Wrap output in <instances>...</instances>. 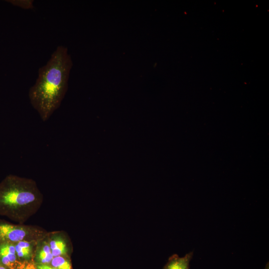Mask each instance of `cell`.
I'll list each match as a JSON object with an SVG mask.
<instances>
[{"label":"cell","mask_w":269,"mask_h":269,"mask_svg":"<svg viewBox=\"0 0 269 269\" xmlns=\"http://www.w3.org/2000/svg\"><path fill=\"white\" fill-rule=\"evenodd\" d=\"M12 5L24 9H31L34 8L32 0H6Z\"/></svg>","instance_id":"10"},{"label":"cell","mask_w":269,"mask_h":269,"mask_svg":"<svg viewBox=\"0 0 269 269\" xmlns=\"http://www.w3.org/2000/svg\"><path fill=\"white\" fill-rule=\"evenodd\" d=\"M36 268L37 269H57L47 264H37Z\"/></svg>","instance_id":"11"},{"label":"cell","mask_w":269,"mask_h":269,"mask_svg":"<svg viewBox=\"0 0 269 269\" xmlns=\"http://www.w3.org/2000/svg\"><path fill=\"white\" fill-rule=\"evenodd\" d=\"M28 234V231L25 228L5 223H0V243H17L23 241Z\"/></svg>","instance_id":"3"},{"label":"cell","mask_w":269,"mask_h":269,"mask_svg":"<svg viewBox=\"0 0 269 269\" xmlns=\"http://www.w3.org/2000/svg\"><path fill=\"white\" fill-rule=\"evenodd\" d=\"M49 244L53 257L67 255V246L65 240L61 237H54L51 239Z\"/></svg>","instance_id":"6"},{"label":"cell","mask_w":269,"mask_h":269,"mask_svg":"<svg viewBox=\"0 0 269 269\" xmlns=\"http://www.w3.org/2000/svg\"><path fill=\"white\" fill-rule=\"evenodd\" d=\"M50 264L57 269H72L70 260L62 256L53 257Z\"/></svg>","instance_id":"9"},{"label":"cell","mask_w":269,"mask_h":269,"mask_svg":"<svg viewBox=\"0 0 269 269\" xmlns=\"http://www.w3.org/2000/svg\"><path fill=\"white\" fill-rule=\"evenodd\" d=\"M265 269H269V262H268L265 266Z\"/></svg>","instance_id":"14"},{"label":"cell","mask_w":269,"mask_h":269,"mask_svg":"<svg viewBox=\"0 0 269 269\" xmlns=\"http://www.w3.org/2000/svg\"><path fill=\"white\" fill-rule=\"evenodd\" d=\"M53 258L49 244L43 242L38 247L36 254V261L37 264L49 265Z\"/></svg>","instance_id":"7"},{"label":"cell","mask_w":269,"mask_h":269,"mask_svg":"<svg viewBox=\"0 0 269 269\" xmlns=\"http://www.w3.org/2000/svg\"><path fill=\"white\" fill-rule=\"evenodd\" d=\"M41 200L42 194L32 179L9 175L0 182V213L2 215L17 214Z\"/></svg>","instance_id":"2"},{"label":"cell","mask_w":269,"mask_h":269,"mask_svg":"<svg viewBox=\"0 0 269 269\" xmlns=\"http://www.w3.org/2000/svg\"><path fill=\"white\" fill-rule=\"evenodd\" d=\"M32 243L27 241H21L15 245L17 256L19 259L29 260L32 256Z\"/></svg>","instance_id":"8"},{"label":"cell","mask_w":269,"mask_h":269,"mask_svg":"<svg viewBox=\"0 0 269 269\" xmlns=\"http://www.w3.org/2000/svg\"><path fill=\"white\" fill-rule=\"evenodd\" d=\"M0 269H6V268H5V266L2 265L0 262Z\"/></svg>","instance_id":"13"},{"label":"cell","mask_w":269,"mask_h":269,"mask_svg":"<svg viewBox=\"0 0 269 269\" xmlns=\"http://www.w3.org/2000/svg\"><path fill=\"white\" fill-rule=\"evenodd\" d=\"M72 66L67 48L59 45L46 64L39 69L35 83L29 90L28 98L43 122L49 120L61 106Z\"/></svg>","instance_id":"1"},{"label":"cell","mask_w":269,"mask_h":269,"mask_svg":"<svg viewBox=\"0 0 269 269\" xmlns=\"http://www.w3.org/2000/svg\"><path fill=\"white\" fill-rule=\"evenodd\" d=\"M22 269H37L36 267L32 263H28L27 264H24L23 267Z\"/></svg>","instance_id":"12"},{"label":"cell","mask_w":269,"mask_h":269,"mask_svg":"<svg viewBox=\"0 0 269 269\" xmlns=\"http://www.w3.org/2000/svg\"><path fill=\"white\" fill-rule=\"evenodd\" d=\"M0 262L10 269H22L25 264L17 261L15 246L8 243H0Z\"/></svg>","instance_id":"4"},{"label":"cell","mask_w":269,"mask_h":269,"mask_svg":"<svg viewBox=\"0 0 269 269\" xmlns=\"http://www.w3.org/2000/svg\"><path fill=\"white\" fill-rule=\"evenodd\" d=\"M193 255V252L186 254L183 257L173 254L168 258L163 269H189L190 262Z\"/></svg>","instance_id":"5"}]
</instances>
